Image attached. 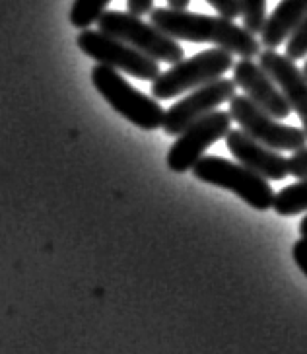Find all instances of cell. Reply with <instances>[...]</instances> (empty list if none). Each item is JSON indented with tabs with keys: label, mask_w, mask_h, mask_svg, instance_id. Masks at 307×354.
<instances>
[{
	"label": "cell",
	"mask_w": 307,
	"mask_h": 354,
	"mask_svg": "<svg viewBox=\"0 0 307 354\" xmlns=\"http://www.w3.org/2000/svg\"><path fill=\"white\" fill-rule=\"evenodd\" d=\"M150 24L177 41L212 43L232 55H239L241 59H255L261 55V41L255 35L224 16L154 8L150 12Z\"/></svg>",
	"instance_id": "obj_1"
},
{
	"label": "cell",
	"mask_w": 307,
	"mask_h": 354,
	"mask_svg": "<svg viewBox=\"0 0 307 354\" xmlns=\"http://www.w3.org/2000/svg\"><path fill=\"white\" fill-rule=\"evenodd\" d=\"M92 84L117 113L123 115L138 129L156 131L164 125V107L133 88L119 71L105 64H95L92 68Z\"/></svg>",
	"instance_id": "obj_2"
},
{
	"label": "cell",
	"mask_w": 307,
	"mask_h": 354,
	"mask_svg": "<svg viewBox=\"0 0 307 354\" xmlns=\"http://www.w3.org/2000/svg\"><path fill=\"white\" fill-rule=\"evenodd\" d=\"M97 30L121 39L158 63L175 64L185 59L183 47L177 39L165 35L154 24H146L140 16H134L131 12L105 10L97 20Z\"/></svg>",
	"instance_id": "obj_3"
},
{
	"label": "cell",
	"mask_w": 307,
	"mask_h": 354,
	"mask_svg": "<svg viewBox=\"0 0 307 354\" xmlns=\"http://www.w3.org/2000/svg\"><path fill=\"white\" fill-rule=\"evenodd\" d=\"M232 53L220 47L196 53L191 59H183L171 64L169 71L162 73L152 82L154 100H171L185 92H193L201 86L222 78L230 68H234Z\"/></svg>",
	"instance_id": "obj_4"
},
{
	"label": "cell",
	"mask_w": 307,
	"mask_h": 354,
	"mask_svg": "<svg viewBox=\"0 0 307 354\" xmlns=\"http://www.w3.org/2000/svg\"><path fill=\"white\" fill-rule=\"evenodd\" d=\"M191 171L208 185L236 193L251 209L268 210L275 205V191L270 183L237 162L220 156H203Z\"/></svg>",
	"instance_id": "obj_5"
},
{
	"label": "cell",
	"mask_w": 307,
	"mask_h": 354,
	"mask_svg": "<svg viewBox=\"0 0 307 354\" xmlns=\"http://www.w3.org/2000/svg\"><path fill=\"white\" fill-rule=\"evenodd\" d=\"M76 45L84 55H88L97 64L111 66L115 71L134 76L138 80L154 82L162 74L158 61L100 30H82L76 37Z\"/></svg>",
	"instance_id": "obj_6"
},
{
	"label": "cell",
	"mask_w": 307,
	"mask_h": 354,
	"mask_svg": "<svg viewBox=\"0 0 307 354\" xmlns=\"http://www.w3.org/2000/svg\"><path fill=\"white\" fill-rule=\"evenodd\" d=\"M230 115L241 127V131L277 152H297L307 146L304 129L280 123L272 115L253 104L245 94H236L230 100Z\"/></svg>",
	"instance_id": "obj_7"
},
{
	"label": "cell",
	"mask_w": 307,
	"mask_h": 354,
	"mask_svg": "<svg viewBox=\"0 0 307 354\" xmlns=\"http://www.w3.org/2000/svg\"><path fill=\"white\" fill-rule=\"evenodd\" d=\"M232 123L234 119L230 111L216 109L187 127L167 152V167L175 174L191 171L210 146L225 138L232 131Z\"/></svg>",
	"instance_id": "obj_8"
},
{
	"label": "cell",
	"mask_w": 307,
	"mask_h": 354,
	"mask_svg": "<svg viewBox=\"0 0 307 354\" xmlns=\"http://www.w3.org/2000/svg\"><path fill=\"white\" fill-rule=\"evenodd\" d=\"M236 90L237 86L234 78L230 80L224 76L193 90L191 94L185 95L183 100H179L165 111L164 125H162L165 135L179 136L187 127L203 119L205 115L216 111L225 102H230L236 95Z\"/></svg>",
	"instance_id": "obj_9"
},
{
	"label": "cell",
	"mask_w": 307,
	"mask_h": 354,
	"mask_svg": "<svg viewBox=\"0 0 307 354\" xmlns=\"http://www.w3.org/2000/svg\"><path fill=\"white\" fill-rule=\"evenodd\" d=\"M234 82L239 90L245 92L253 104L278 121L288 119L292 113V107L282 90L253 59H241L239 63L234 64Z\"/></svg>",
	"instance_id": "obj_10"
},
{
	"label": "cell",
	"mask_w": 307,
	"mask_h": 354,
	"mask_svg": "<svg viewBox=\"0 0 307 354\" xmlns=\"http://www.w3.org/2000/svg\"><path fill=\"white\" fill-rule=\"evenodd\" d=\"M225 146L241 166L265 177L266 181H282L290 174L288 158L268 146L261 145L241 129H232L225 135Z\"/></svg>",
	"instance_id": "obj_11"
},
{
	"label": "cell",
	"mask_w": 307,
	"mask_h": 354,
	"mask_svg": "<svg viewBox=\"0 0 307 354\" xmlns=\"http://www.w3.org/2000/svg\"><path fill=\"white\" fill-rule=\"evenodd\" d=\"M259 64L282 90L290 107L299 115V121L307 135V78L304 71L297 68L296 61L277 53V49L261 51Z\"/></svg>",
	"instance_id": "obj_12"
},
{
	"label": "cell",
	"mask_w": 307,
	"mask_h": 354,
	"mask_svg": "<svg viewBox=\"0 0 307 354\" xmlns=\"http://www.w3.org/2000/svg\"><path fill=\"white\" fill-rule=\"evenodd\" d=\"M307 16V0H280L272 14L266 18L261 32V45L266 49H277L286 41Z\"/></svg>",
	"instance_id": "obj_13"
},
{
	"label": "cell",
	"mask_w": 307,
	"mask_h": 354,
	"mask_svg": "<svg viewBox=\"0 0 307 354\" xmlns=\"http://www.w3.org/2000/svg\"><path fill=\"white\" fill-rule=\"evenodd\" d=\"M272 209L280 216H296L307 212V177L278 191Z\"/></svg>",
	"instance_id": "obj_14"
},
{
	"label": "cell",
	"mask_w": 307,
	"mask_h": 354,
	"mask_svg": "<svg viewBox=\"0 0 307 354\" xmlns=\"http://www.w3.org/2000/svg\"><path fill=\"white\" fill-rule=\"evenodd\" d=\"M109 2L111 0H74L71 8V24L78 30H88L92 24H97Z\"/></svg>",
	"instance_id": "obj_15"
},
{
	"label": "cell",
	"mask_w": 307,
	"mask_h": 354,
	"mask_svg": "<svg viewBox=\"0 0 307 354\" xmlns=\"http://www.w3.org/2000/svg\"><path fill=\"white\" fill-rule=\"evenodd\" d=\"M239 2V12H241V20L243 28L247 32L257 33L263 32L266 24V0H237Z\"/></svg>",
	"instance_id": "obj_16"
},
{
	"label": "cell",
	"mask_w": 307,
	"mask_h": 354,
	"mask_svg": "<svg viewBox=\"0 0 307 354\" xmlns=\"http://www.w3.org/2000/svg\"><path fill=\"white\" fill-rule=\"evenodd\" d=\"M286 57L292 59V61L306 59L307 57V16L306 20L301 21L296 30L292 32V35L288 37Z\"/></svg>",
	"instance_id": "obj_17"
},
{
	"label": "cell",
	"mask_w": 307,
	"mask_h": 354,
	"mask_svg": "<svg viewBox=\"0 0 307 354\" xmlns=\"http://www.w3.org/2000/svg\"><path fill=\"white\" fill-rule=\"evenodd\" d=\"M288 171L297 179L307 177V146L292 154V158L288 160Z\"/></svg>",
	"instance_id": "obj_18"
},
{
	"label": "cell",
	"mask_w": 307,
	"mask_h": 354,
	"mask_svg": "<svg viewBox=\"0 0 307 354\" xmlns=\"http://www.w3.org/2000/svg\"><path fill=\"white\" fill-rule=\"evenodd\" d=\"M206 4H210L220 16L230 18V20H236L237 16H241L237 0H206Z\"/></svg>",
	"instance_id": "obj_19"
},
{
	"label": "cell",
	"mask_w": 307,
	"mask_h": 354,
	"mask_svg": "<svg viewBox=\"0 0 307 354\" xmlns=\"http://www.w3.org/2000/svg\"><path fill=\"white\" fill-rule=\"evenodd\" d=\"M292 257L296 261V265L299 267V271L307 277V238H301L294 243L292 248Z\"/></svg>",
	"instance_id": "obj_20"
},
{
	"label": "cell",
	"mask_w": 307,
	"mask_h": 354,
	"mask_svg": "<svg viewBox=\"0 0 307 354\" xmlns=\"http://www.w3.org/2000/svg\"><path fill=\"white\" fill-rule=\"evenodd\" d=\"M154 0H127V8L134 16H144L154 10Z\"/></svg>",
	"instance_id": "obj_21"
},
{
	"label": "cell",
	"mask_w": 307,
	"mask_h": 354,
	"mask_svg": "<svg viewBox=\"0 0 307 354\" xmlns=\"http://www.w3.org/2000/svg\"><path fill=\"white\" fill-rule=\"evenodd\" d=\"M167 4L174 10H187V6L191 4V0H167Z\"/></svg>",
	"instance_id": "obj_22"
},
{
	"label": "cell",
	"mask_w": 307,
	"mask_h": 354,
	"mask_svg": "<svg viewBox=\"0 0 307 354\" xmlns=\"http://www.w3.org/2000/svg\"><path fill=\"white\" fill-rule=\"evenodd\" d=\"M299 234H301V238H307V214L299 222Z\"/></svg>",
	"instance_id": "obj_23"
},
{
	"label": "cell",
	"mask_w": 307,
	"mask_h": 354,
	"mask_svg": "<svg viewBox=\"0 0 307 354\" xmlns=\"http://www.w3.org/2000/svg\"><path fill=\"white\" fill-rule=\"evenodd\" d=\"M304 74H306V78H307V59H306V64H304Z\"/></svg>",
	"instance_id": "obj_24"
}]
</instances>
